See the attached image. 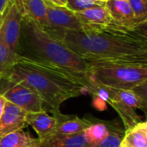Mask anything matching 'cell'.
<instances>
[{
  "mask_svg": "<svg viewBox=\"0 0 147 147\" xmlns=\"http://www.w3.org/2000/svg\"><path fill=\"white\" fill-rule=\"evenodd\" d=\"M44 29L88 63L147 65L146 24L128 27L113 20L107 25H85L81 30Z\"/></svg>",
  "mask_w": 147,
  "mask_h": 147,
  "instance_id": "1",
  "label": "cell"
},
{
  "mask_svg": "<svg viewBox=\"0 0 147 147\" xmlns=\"http://www.w3.org/2000/svg\"><path fill=\"white\" fill-rule=\"evenodd\" d=\"M17 54L59 69L79 83L86 92L98 95L99 89L90 77V64L52 37L31 17L22 18Z\"/></svg>",
  "mask_w": 147,
  "mask_h": 147,
  "instance_id": "2",
  "label": "cell"
},
{
  "mask_svg": "<svg viewBox=\"0 0 147 147\" xmlns=\"http://www.w3.org/2000/svg\"><path fill=\"white\" fill-rule=\"evenodd\" d=\"M2 78L34 90L40 97L44 110L53 115L60 112L64 102L86 93L79 83L63 71L19 55Z\"/></svg>",
  "mask_w": 147,
  "mask_h": 147,
  "instance_id": "3",
  "label": "cell"
},
{
  "mask_svg": "<svg viewBox=\"0 0 147 147\" xmlns=\"http://www.w3.org/2000/svg\"><path fill=\"white\" fill-rule=\"evenodd\" d=\"M90 77L98 86L134 90L146 85L147 65L90 62Z\"/></svg>",
  "mask_w": 147,
  "mask_h": 147,
  "instance_id": "4",
  "label": "cell"
},
{
  "mask_svg": "<svg viewBox=\"0 0 147 147\" xmlns=\"http://www.w3.org/2000/svg\"><path fill=\"white\" fill-rule=\"evenodd\" d=\"M98 96L103 97L118 113L125 131L140 122V116L136 110L146 112V100L136 90H121L111 87L98 86Z\"/></svg>",
  "mask_w": 147,
  "mask_h": 147,
  "instance_id": "5",
  "label": "cell"
},
{
  "mask_svg": "<svg viewBox=\"0 0 147 147\" xmlns=\"http://www.w3.org/2000/svg\"><path fill=\"white\" fill-rule=\"evenodd\" d=\"M0 94L5 99L25 110L27 113L43 111V103L39 95L32 89L17 83H10L1 79Z\"/></svg>",
  "mask_w": 147,
  "mask_h": 147,
  "instance_id": "6",
  "label": "cell"
},
{
  "mask_svg": "<svg viewBox=\"0 0 147 147\" xmlns=\"http://www.w3.org/2000/svg\"><path fill=\"white\" fill-rule=\"evenodd\" d=\"M47 8V25L44 28L81 30L85 24L76 13L65 6H57L45 0Z\"/></svg>",
  "mask_w": 147,
  "mask_h": 147,
  "instance_id": "7",
  "label": "cell"
},
{
  "mask_svg": "<svg viewBox=\"0 0 147 147\" xmlns=\"http://www.w3.org/2000/svg\"><path fill=\"white\" fill-rule=\"evenodd\" d=\"M22 18V16L18 11L13 0H10L9 5L3 12L0 32L6 44L13 52L16 53L19 43Z\"/></svg>",
  "mask_w": 147,
  "mask_h": 147,
  "instance_id": "8",
  "label": "cell"
},
{
  "mask_svg": "<svg viewBox=\"0 0 147 147\" xmlns=\"http://www.w3.org/2000/svg\"><path fill=\"white\" fill-rule=\"evenodd\" d=\"M26 115L25 110L7 101L0 118V138L23 129L27 125Z\"/></svg>",
  "mask_w": 147,
  "mask_h": 147,
  "instance_id": "9",
  "label": "cell"
},
{
  "mask_svg": "<svg viewBox=\"0 0 147 147\" xmlns=\"http://www.w3.org/2000/svg\"><path fill=\"white\" fill-rule=\"evenodd\" d=\"M58 123L53 134L59 136H73L84 133L94 121L89 119H82L76 115H65L59 113L54 115Z\"/></svg>",
  "mask_w": 147,
  "mask_h": 147,
  "instance_id": "10",
  "label": "cell"
},
{
  "mask_svg": "<svg viewBox=\"0 0 147 147\" xmlns=\"http://www.w3.org/2000/svg\"><path fill=\"white\" fill-rule=\"evenodd\" d=\"M112 19L122 25L137 27L146 24L147 21L135 18L127 0H109L105 3Z\"/></svg>",
  "mask_w": 147,
  "mask_h": 147,
  "instance_id": "11",
  "label": "cell"
},
{
  "mask_svg": "<svg viewBox=\"0 0 147 147\" xmlns=\"http://www.w3.org/2000/svg\"><path fill=\"white\" fill-rule=\"evenodd\" d=\"M26 123L30 125L38 134V139L42 140L52 135L57 127V118L49 115L45 110L34 113H27Z\"/></svg>",
  "mask_w": 147,
  "mask_h": 147,
  "instance_id": "12",
  "label": "cell"
},
{
  "mask_svg": "<svg viewBox=\"0 0 147 147\" xmlns=\"http://www.w3.org/2000/svg\"><path fill=\"white\" fill-rule=\"evenodd\" d=\"M22 16H28L41 27L47 25V8L45 0H13Z\"/></svg>",
  "mask_w": 147,
  "mask_h": 147,
  "instance_id": "13",
  "label": "cell"
},
{
  "mask_svg": "<svg viewBox=\"0 0 147 147\" xmlns=\"http://www.w3.org/2000/svg\"><path fill=\"white\" fill-rule=\"evenodd\" d=\"M35 147H95L86 139L84 133L73 136L52 134L45 139H38Z\"/></svg>",
  "mask_w": 147,
  "mask_h": 147,
  "instance_id": "14",
  "label": "cell"
},
{
  "mask_svg": "<svg viewBox=\"0 0 147 147\" xmlns=\"http://www.w3.org/2000/svg\"><path fill=\"white\" fill-rule=\"evenodd\" d=\"M75 13L85 25L102 26L107 25L113 21L105 4L96 5Z\"/></svg>",
  "mask_w": 147,
  "mask_h": 147,
  "instance_id": "15",
  "label": "cell"
},
{
  "mask_svg": "<svg viewBox=\"0 0 147 147\" xmlns=\"http://www.w3.org/2000/svg\"><path fill=\"white\" fill-rule=\"evenodd\" d=\"M121 143L133 147H147L146 121H140L126 130Z\"/></svg>",
  "mask_w": 147,
  "mask_h": 147,
  "instance_id": "16",
  "label": "cell"
},
{
  "mask_svg": "<svg viewBox=\"0 0 147 147\" xmlns=\"http://www.w3.org/2000/svg\"><path fill=\"white\" fill-rule=\"evenodd\" d=\"M38 138L34 139L23 129L0 138V147H35Z\"/></svg>",
  "mask_w": 147,
  "mask_h": 147,
  "instance_id": "17",
  "label": "cell"
},
{
  "mask_svg": "<svg viewBox=\"0 0 147 147\" xmlns=\"http://www.w3.org/2000/svg\"><path fill=\"white\" fill-rule=\"evenodd\" d=\"M109 127L110 122H93L84 133L87 140L96 147L109 134Z\"/></svg>",
  "mask_w": 147,
  "mask_h": 147,
  "instance_id": "18",
  "label": "cell"
},
{
  "mask_svg": "<svg viewBox=\"0 0 147 147\" xmlns=\"http://www.w3.org/2000/svg\"><path fill=\"white\" fill-rule=\"evenodd\" d=\"M18 54L6 44L0 32V75H3L16 61Z\"/></svg>",
  "mask_w": 147,
  "mask_h": 147,
  "instance_id": "19",
  "label": "cell"
},
{
  "mask_svg": "<svg viewBox=\"0 0 147 147\" xmlns=\"http://www.w3.org/2000/svg\"><path fill=\"white\" fill-rule=\"evenodd\" d=\"M124 134L125 131L121 130L113 122H110L109 134L96 146V147H120L123 140Z\"/></svg>",
  "mask_w": 147,
  "mask_h": 147,
  "instance_id": "20",
  "label": "cell"
},
{
  "mask_svg": "<svg viewBox=\"0 0 147 147\" xmlns=\"http://www.w3.org/2000/svg\"><path fill=\"white\" fill-rule=\"evenodd\" d=\"M135 18L147 21V0H127Z\"/></svg>",
  "mask_w": 147,
  "mask_h": 147,
  "instance_id": "21",
  "label": "cell"
},
{
  "mask_svg": "<svg viewBox=\"0 0 147 147\" xmlns=\"http://www.w3.org/2000/svg\"><path fill=\"white\" fill-rule=\"evenodd\" d=\"M96 5H104V4L98 3L96 0H67L65 7L74 12H78Z\"/></svg>",
  "mask_w": 147,
  "mask_h": 147,
  "instance_id": "22",
  "label": "cell"
},
{
  "mask_svg": "<svg viewBox=\"0 0 147 147\" xmlns=\"http://www.w3.org/2000/svg\"><path fill=\"white\" fill-rule=\"evenodd\" d=\"M7 100L5 99V97L0 94V118L3 113V110H4V107H5V103H6Z\"/></svg>",
  "mask_w": 147,
  "mask_h": 147,
  "instance_id": "23",
  "label": "cell"
},
{
  "mask_svg": "<svg viewBox=\"0 0 147 147\" xmlns=\"http://www.w3.org/2000/svg\"><path fill=\"white\" fill-rule=\"evenodd\" d=\"M47 1L57 6H66V3H67V0H47Z\"/></svg>",
  "mask_w": 147,
  "mask_h": 147,
  "instance_id": "24",
  "label": "cell"
},
{
  "mask_svg": "<svg viewBox=\"0 0 147 147\" xmlns=\"http://www.w3.org/2000/svg\"><path fill=\"white\" fill-rule=\"evenodd\" d=\"M10 0H0V13H3Z\"/></svg>",
  "mask_w": 147,
  "mask_h": 147,
  "instance_id": "25",
  "label": "cell"
},
{
  "mask_svg": "<svg viewBox=\"0 0 147 147\" xmlns=\"http://www.w3.org/2000/svg\"><path fill=\"white\" fill-rule=\"evenodd\" d=\"M96 2H98V3H103V4H105L109 0H96Z\"/></svg>",
  "mask_w": 147,
  "mask_h": 147,
  "instance_id": "26",
  "label": "cell"
},
{
  "mask_svg": "<svg viewBox=\"0 0 147 147\" xmlns=\"http://www.w3.org/2000/svg\"><path fill=\"white\" fill-rule=\"evenodd\" d=\"M3 13H0V27L2 25V22H3Z\"/></svg>",
  "mask_w": 147,
  "mask_h": 147,
  "instance_id": "27",
  "label": "cell"
},
{
  "mask_svg": "<svg viewBox=\"0 0 147 147\" xmlns=\"http://www.w3.org/2000/svg\"><path fill=\"white\" fill-rule=\"evenodd\" d=\"M120 147H133V146H128V145H126V144H123V143H121V146H120Z\"/></svg>",
  "mask_w": 147,
  "mask_h": 147,
  "instance_id": "28",
  "label": "cell"
},
{
  "mask_svg": "<svg viewBox=\"0 0 147 147\" xmlns=\"http://www.w3.org/2000/svg\"><path fill=\"white\" fill-rule=\"evenodd\" d=\"M2 79V75H0V80Z\"/></svg>",
  "mask_w": 147,
  "mask_h": 147,
  "instance_id": "29",
  "label": "cell"
}]
</instances>
